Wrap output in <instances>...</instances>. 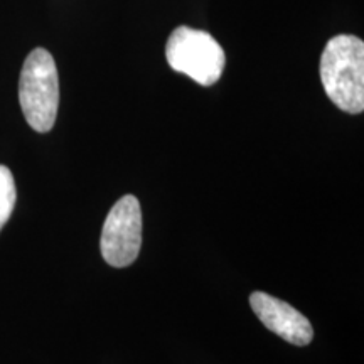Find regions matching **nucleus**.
I'll use <instances>...</instances> for the list:
<instances>
[{
    "instance_id": "20e7f679",
    "label": "nucleus",
    "mask_w": 364,
    "mask_h": 364,
    "mask_svg": "<svg viewBox=\"0 0 364 364\" xmlns=\"http://www.w3.org/2000/svg\"><path fill=\"white\" fill-rule=\"evenodd\" d=\"M142 247V209L135 196H124L105 220L100 250L105 262L115 268L132 265Z\"/></svg>"
},
{
    "instance_id": "f03ea898",
    "label": "nucleus",
    "mask_w": 364,
    "mask_h": 364,
    "mask_svg": "<svg viewBox=\"0 0 364 364\" xmlns=\"http://www.w3.org/2000/svg\"><path fill=\"white\" fill-rule=\"evenodd\" d=\"M19 102L31 129L39 134L53 129L59 107V78L56 63L43 48L26 58L19 80Z\"/></svg>"
},
{
    "instance_id": "423d86ee",
    "label": "nucleus",
    "mask_w": 364,
    "mask_h": 364,
    "mask_svg": "<svg viewBox=\"0 0 364 364\" xmlns=\"http://www.w3.org/2000/svg\"><path fill=\"white\" fill-rule=\"evenodd\" d=\"M17 201V189L12 172L0 166V230L6 226Z\"/></svg>"
},
{
    "instance_id": "39448f33",
    "label": "nucleus",
    "mask_w": 364,
    "mask_h": 364,
    "mask_svg": "<svg viewBox=\"0 0 364 364\" xmlns=\"http://www.w3.org/2000/svg\"><path fill=\"white\" fill-rule=\"evenodd\" d=\"M250 306L262 324L287 343L295 346L311 344L314 338L311 321L290 304L265 292H253L250 297Z\"/></svg>"
},
{
    "instance_id": "7ed1b4c3",
    "label": "nucleus",
    "mask_w": 364,
    "mask_h": 364,
    "mask_svg": "<svg viewBox=\"0 0 364 364\" xmlns=\"http://www.w3.org/2000/svg\"><path fill=\"white\" fill-rule=\"evenodd\" d=\"M166 58L172 70L188 75L201 86L215 85L226 65L220 43L211 34L188 26H179L171 34Z\"/></svg>"
},
{
    "instance_id": "f257e3e1",
    "label": "nucleus",
    "mask_w": 364,
    "mask_h": 364,
    "mask_svg": "<svg viewBox=\"0 0 364 364\" xmlns=\"http://www.w3.org/2000/svg\"><path fill=\"white\" fill-rule=\"evenodd\" d=\"M321 81L331 102L343 112L364 110V43L356 36H336L321 58Z\"/></svg>"
}]
</instances>
